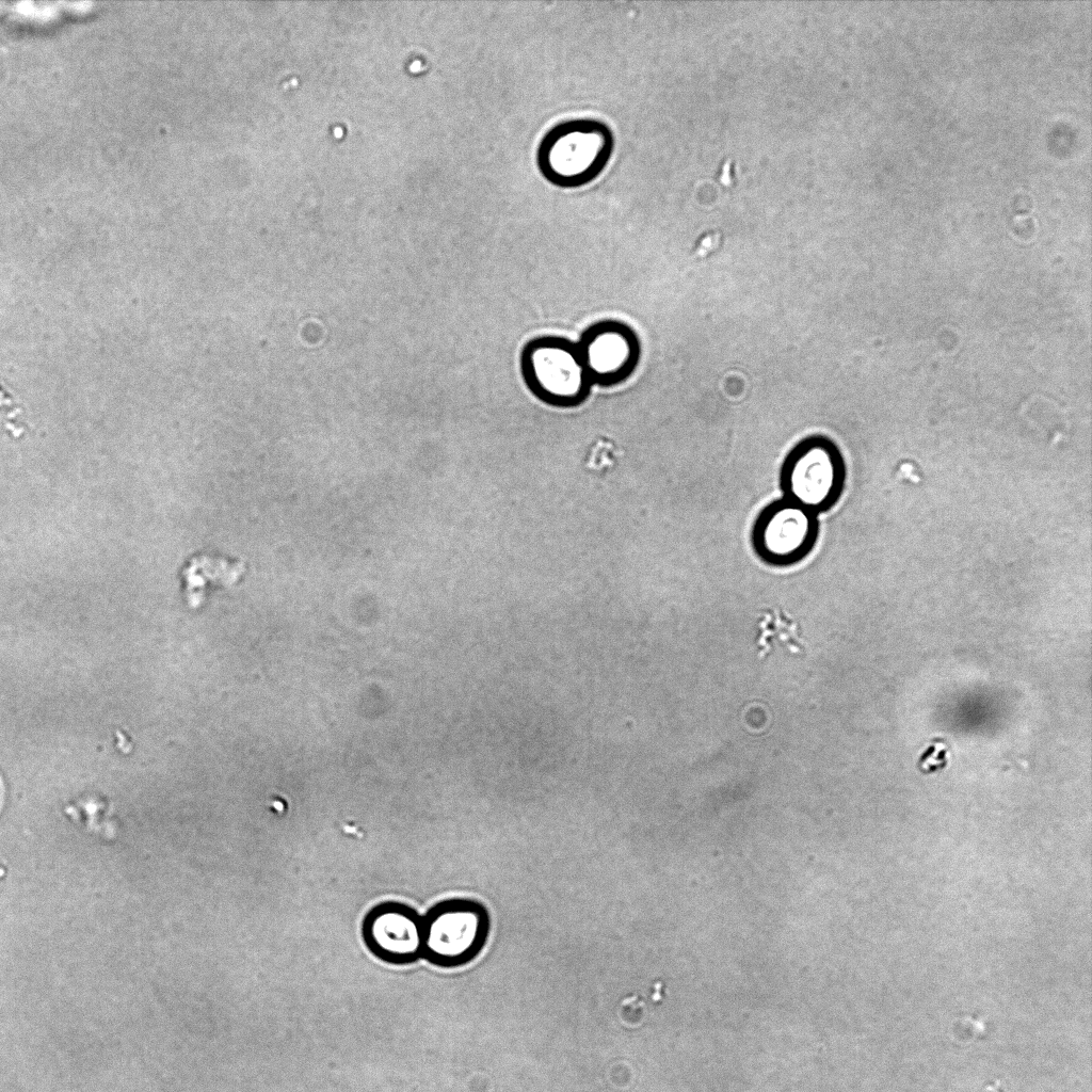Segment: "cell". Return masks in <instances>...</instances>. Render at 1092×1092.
Here are the masks:
<instances>
[{"instance_id":"obj_1","label":"cell","mask_w":1092,"mask_h":1092,"mask_svg":"<svg viewBox=\"0 0 1092 1092\" xmlns=\"http://www.w3.org/2000/svg\"><path fill=\"white\" fill-rule=\"evenodd\" d=\"M613 148L609 128L593 119H575L553 127L537 149L541 172L560 187H578L606 166Z\"/></svg>"},{"instance_id":"obj_2","label":"cell","mask_w":1092,"mask_h":1092,"mask_svg":"<svg viewBox=\"0 0 1092 1092\" xmlns=\"http://www.w3.org/2000/svg\"><path fill=\"white\" fill-rule=\"evenodd\" d=\"M846 479L844 457L829 437L810 435L783 461L780 481L785 498L818 514L839 499Z\"/></svg>"},{"instance_id":"obj_3","label":"cell","mask_w":1092,"mask_h":1092,"mask_svg":"<svg viewBox=\"0 0 1092 1092\" xmlns=\"http://www.w3.org/2000/svg\"><path fill=\"white\" fill-rule=\"evenodd\" d=\"M521 370L532 392L556 406L579 404L592 384L577 344L561 338H539L526 346Z\"/></svg>"},{"instance_id":"obj_4","label":"cell","mask_w":1092,"mask_h":1092,"mask_svg":"<svg viewBox=\"0 0 1092 1092\" xmlns=\"http://www.w3.org/2000/svg\"><path fill=\"white\" fill-rule=\"evenodd\" d=\"M422 922V953L443 966H456L471 960L483 947L488 932L485 910L470 900L439 903Z\"/></svg>"},{"instance_id":"obj_5","label":"cell","mask_w":1092,"mask_h":1092,"mask_svg":"<svg viewBox=\"0 0 1092 1092\" xmlns=\"http://www.w3.org/2000/svg\"><path fill=\"white\" fill-rule=\"evenodd\" d=\"M819 534L817 514L783 498L765 507L752 529L756 555L774 566H788L803 560L814 548Z\"/></svg>"},{"instance_id":"obj_6","label":"cell","mask_w":1092,"mask_h":1092,"mask_svg":"<svg viewBox=\"0 0 1092 1092\" xmlns=\"http://www.w3.org/2000/svg\"><path fill=\"white\" fill-rule=\"evenodd\" d=\"M592 383L616 384L638 366L640 342L635 332L620 322H601L590 327L577 344Z\"/></svg>"},{"instance_id":"obj_7","label":"cell","mask_w":1092,"mask_h":1092,"mask_svg":"<svg viewBox=\"0 0 1092 1092\" xmlns=\"http://www.w3.org/2000/svg\"><path fill=\"white\" fill-rule=\"evenodd\" d=\"M363 936L368 948L382 960L407 963L422 953L423 922L411 908L387 902L368 913Z\"/></svg>"},{"instance_id":"obj_8","label":"cell","mask_w":1092,"mask_h":1092,"mask_svg":"<svg viewBox=\"0 0 1092 1092\" xmlns=\"http://www.w3.org/2000/svg\"><path fill=\"white\" fill-rule=\"evenodd\" d=\"M716 177L721 183L726 186H729L735 181V161L730 156L722 159L716 173Z\"/></svg>"}]
</instances>
